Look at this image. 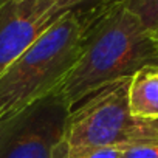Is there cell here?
Returning a JSON list of instances; mask_svg holds the SVG:
<instances>
[{"mask_svg":"<svg viewBox=\"0 0 158 158\" xmlns=\"http://www.w3.org/2000/svg\"><path fill=\"white\" fill-rule=\"evenodd\" d=\"M115 0H82L0 74V124L56 92L82 53L93 23Z\"/></svg>","mask_w":158,"mask_h":158,"instance_id":"6da1fadb","label":"cell"},{"mask_svg":"<svg viewBox=\"0 0 158 158\" xmlns=\"http://www.w3.org/2000/svg\"><path fill=\"white\" fill-rule=\"evenodd\" d=\"M144 67H158V42L124 0H115L90 28L81 56L56 92L73 109Z\"/></svg>","mask_w":158,"mask_h":158,"instance_id":"7a4b0ae2","label":"cell"},{"mask_svg":"<svg viewBox=\"0 0 158 158\" xmlns=\"http://www.w3.org/2000/svg\"><path fill=\"white\" fill-rule=\"evenodd\" d=\"M121 158H158V141L127 144Z\"/></svg>","mask_w":158,"mask_h":158,"instance_id":"9c48e42d","label":"cell"},{"mask_svg":"<svg viewBox=\"0 0 158 158\" xmlns=\"http://www.w3.org/2000/svg\"><path fill=\"white\" fill-rule=\"evenodd\" d=\"M127 146V144H126ZM126 146H101L76 152L68 158H121Z\"/></svg>","mask_w":158,"mask_h":158,"instance_id":"ba28073f","label":"cell"},{"mask_svg":"<svg viewBox=\"0 0 158 158\" xmlns=\"http://www.w3.org/2000/svg\"><path fill=\"white\" fill-rule=\"evenodd\" d=\"M124 3L153 37L158 36V0H124Z\"/></svg>","mask_w":158,"mask_h":158,"instance_id":"52a82bcc","label":"cell"},{"mask_svg":"<svg viewBox=\"0 0 158 158\" xmlns=\"http://www.w3.org/2000/svg\"><path fill=\"white\" fill-rule=\"evenodd\" d=\"M71 107L53 92L0 124V158H53Z\"/></svg>","mask_w":158,"mask_h":158,"instance_id":"277c9868","label":"cell"},{"mask_svg":"<svg viewBox=\"0 0 158 158\" xmlns=\"http://www.w3.org/2000/svg\"><path fill=\"white\" fill-rule=\"evenodd\" d=\"M130 77L102 87L71 109L53 158H68L90 147L158 141V121L139 119L130 113Z\"/></svg>","mask_w":158,"mask_h":158,"instance_id":"3957f363","label":"cell"},{"mask_svg":"<svg viewBox=\"0 0 158 158\" xmlns=\"http://www.w3.org/2000/svg\"><path fill=\"white\" fill-rule=\"evenodd\" d=\"M129 109L135 118L158 121V67H144L130 77Z\"/></svg>","mask_w":158,"mask_h":158,"instance_id":"8992f818","label":"cell"},{"mask_svg":"<svg viewBox=\"0 0 158 158\" xmlns=\"http://www.w3.org/2000/svg\"><path fill=\"white\" fill-rule=\"evenodd\" d=\"M82 0H0V74Z\"/></svg>","mask_w":158,"mask_h":158,"instance_id":"5b68a950","label":"cell"}]
</instances>
